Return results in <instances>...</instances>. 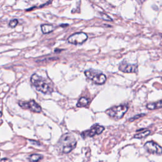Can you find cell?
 <instances>
[{"instance_id": "5bb4252c", "label": "cell", "mask_w": 162, "mask_h": 162, "mask_svg": "<svg viewBox=\"0 0 162 162\" xmlns=\"http://www.w3.org/2000/svg\"><path fill=\"white\" fill-rule=\"evenodd\" d=\"M150 132L149 131H144L142 132H139L138 133V134H135L134 135V137L135 138H137V139H142V138H144V137H146L147 135L150 134Z\"/></svg>"}, {"instance_id": "d6986e66", "label": "cell", "mask_w": 162, "mask_h": 162, "mask_svg": "<svg viewBox=\"0 0 162 162\" xmlns=\"http://www.w3.org/2000/svg\"><path fill=\"white\" fill-rule=\"evenodd\" d=\"M2 115V112H0V117H1Z\"/></svg>"}, {"instance_id": "6da1fadb", "label": "cell", "mask_w": 162, "mask_h": 162, "mask_svg": "<svg viewBox=\"0 0 162 162\" xmlns=\"http://www.w3.org/2000/svg\"><path fill=\"white\" fill-rule=\"evenodd\" d=\"M31 82L37 91L42 93L51 94L53 91V85L51 81L36 74L32 76Z\"/></svg>"}, {"instance_id": "e0dca14e", "label": "cell", "mask_w": 162, "mask_h": 162, "mask_svg": "<svg viewBox=\"0 0 162 162\" xmlns=\"http://www.w3.org/2000/svg\"><path fill=\"white\" fill-rule=\"evenodd\" d=\"M144 115H145V114H141V115H137L135 116V117H133L132 118H131V120H130V121H132V120H135V119H137V118H140L141 117V116H144Z\"/></svg>"}, {"instance_id": "8fae6325", "label": "cell", "mask_w": 162, "mask_h": 162, "mask_svg": "<svg viewBox=\"0 0 162 162\" xmlns=\"http://www.w3.org/2000/svg\"><path fill=\"white\" fill-rule=\"evenodd\" d=\"M162 108V100L155 103H150L147 105V108L149 110H156Z\"/></svg>"}, {"instance_id": "3957f363", "label": "cell", "mask_w": 162, "mask_h": 162, "mask_svg": "<svg viewBox=\"0 0 162 162\" xmlns=\"http://www.w3.org/2000/svg\"><path fill=\"white\" fill-rule=\"evenodd\" d=\"M85 75L89 80H91L96 84H103L105 82L106 77L102 72L100 70L89 69L85 72Z\"/></svg>"}, {"instance_id": "4fadbf2b", "label": "cell", "mask_w": 162, "mask_h": 162, "mask_svg": "<svg viewBox=\"0 0 162 162\" xmlns=\"http://www.w3.org/2000/svg\"><path fill=\"white\" fill-rule=\"evenodd\" d=\"M88 103H89V100L87 99V98L84 97H82L77 103V107L85 106L88 105Z\"/></svg>"}, {"instance_id": "30bf717a", "label": "cell", "mask_w": 162, "mask_h": 162, "mask_svg": "<svg viewBox=\"0 0 162 162\" xmlns=\"http://www.w3.org/2000/svg\"><path fill=\"white\" fill-rule=\"evenodd\" d=\"M40 28H41L43 34L50 33L55 29V27H54V26L50 24H43L40 26Z\"/></svg>"}, {"instance_id": "ffe728a7", "label": "cell", "mask_w": 162, "mask_h": 162, "mask_svg": "<svg viewBox=\"0 0 162 162\" xmlns=\"http://www.w3.org/2000/svg\"></svg>"}, {"instance_id": "ba28073f", "label": "cell", "mask_w": 162, "mask_h": 162, "mask_svg": "<svg viewBox=\"0 0 162 162\" xmlns=\"http://www.w3.org/2000/svg\"><path fill=\"white\" fill-rule=\"evenodd\" d=\"M145 148L149 153L151 154L161 155L162 154V147L159 146L157 143L153 141H149L144 144Z\"/></svg>"}, {"instance_id": "ac0fdd59", "label": "cell", "mask_w": 162, "mask_h": 162, "mask_svg": "<svg viewBox=\"0 0 162 162\" xmlns=\"http://www.w3.org/2000/svg\"><path fill=\"white\" fill-rule=\"evenodd\" d=\"M0 162H12L10 159H8V158H3L2 159V160L0 161Z\"/></svg>"}, {"instance_id": "277c9868", "label": "cell", "mask_w": 162, "mask_h": 162, "mask_svg": "<svg viewBox=\"0 0 162 162\" xmlns=\"http://www.w3.org/2000/svg\"><path fill=\"white\" fill-rule=\"evenodd\" d=\"M128 110V107L125 105H120L114 106L112 108L107 110L106 113L112 118L115 119H120L125 114L127 111Z\"/></svg>"}, {"instance_id": "9a60e30c", "label": "cell", "mask_w": 162, "mask_h": 162, "mask_svg": "<svg viewBox=\"0 0 162 162\" xmlns=\"http://www.w3.org/2000/svg\"><path fill=\"white\" fill-rule=\"evenodd\" d=\"M19 21L17 19H13L12 20H11L9 23V26L11 28H15L16 26L18 25Z\"/></svg>"}, {"instance_id": "2e32d148", "label": "cell", "mask_w": 162, "mask_h": 162, "mask_svg": "<svg viewBox=\"0 0 162 162\" xmlns=\"http://www.w3.org/2000/svg\"><path fill=\"white\" fill-rule=\"evenodd\" d=\"M101 18L103 19H104L105 20H106V21H112V19L108 15H107L105 13H101Z\"/></svg>"}, {"instance_id": "5b68a950", "label": "cell", "mask_w": 162, "mask_h": 162, "mask_svg": "<svg viewBox=\"0 0 162 162\" xmlns=\"http://www.w3.org/2000/svg\"><path fill=\"white\" fill-rule=\"evenodd\" d=\"M19 105L21 108L30 110L33 112L40 113L42 111L41 107L34 100H31L29 101H19Z\"/></svg>"}, {"instance_id": "8992f818", "label": "cell", "mask_w": 162, "mask_h": 162, "mask_svg": "<svg viewBox=\"0 0 162 162\" xmlns=\"http://www.w3.org/2000/svg\"><path fill=\"white\" fill-rule=\"evenodd\" d=\"M88 35L84 33H77L72 34L68 38V42L73 44H80L88 39Z\"/></svg>"}, {"instance_id": "9c48e42d", "label": "cell", "mask_w": 162, "mask_h": 162, "mask_svg": "<svg viewBox=\"0 0 162 162\" xmlns=\"http://www.w3.org/2000/svg\"><path fill=\"white\" fill-rule=\"evenodd\" d=\"M118 68L120 71L125 73H134L137 71V65L128 63L126 60H123L120 63Z\"/></svg>"}, {"instance_id": "7c38bea8", "label": "cell", "mask_w": 162, "mask_h": 162, "mask_svg": "<svg viewBox=\"0 0 162 162\" xmlns=\"http://www.w3.org/2000/svg\"><path fill=\"white\" fill-rule=\"evenodd\" d=\"M43 158V156L39 154H33L31 155L29 158V160L31 162H37L39 161L40 160Z\"/></svg>"}, {"instance_id": "52a82bcc", "label": "cell", "mask_w": 162, "mask_h": 162, "mask_svg": "<svg viewBox=\"0 0 162 162\" xmlns=\"http://www.w3.org/2000/svg\"><path fill=\"white\" fill-rule=\"evenodd\" d=\"M104 130H105V128L103 126H101L100 125H95L92 126L88 131L83 132L81 134V135H82L83 138H86L87 137H93L95 135L101 134Z\"/></svg>"}, {"instance_id": "7a4b0ae2", "label": "cell", "mask_w": 162, "mask_h": 162, "mask_svg": "<svg viewBox=\"0 0 162 162\" xmlns=\"http://www.w3.org/2000/svg\"><path fill=\"white\" fill-rule=\"evenodd\" d=\"M59 146L63 153H69L76 146L77 141L74 135L70 133L63 135L58 142Z\"/></svg>"}]
</instances>
